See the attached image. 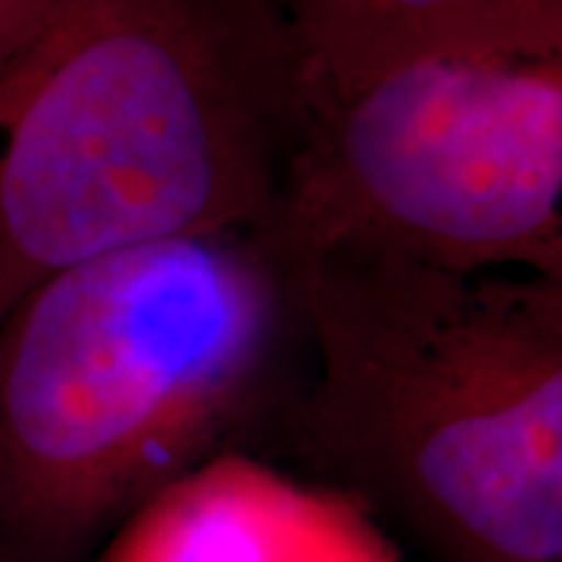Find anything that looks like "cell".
Instances as JSON below:
<instances>
[{
    "instance_id": "obj_5",
    "label": "cell",
    "mask_w": 562,
    "mask_h": 562,
    "mask_svg": "<svg viewBox=\"0 0 562 562\" xmlns=\"http://www.w3.org/2000/svg\"><path fill=\"white\" fill-rule=\"evenodd\" d=\"M94 562H401L353 497L291 479L257 453H222L169 484Z\"/></svg>"
},
{
    "instance_id": "obj_6",
    "label": "cell",
    "mask_w": 562,
    "mask_h": 562,
    "mask_svg": "<svg viewBox=\"0 0 562 562\" xmlns=\"http://www.w3.org/2000/svg\"><path fill=\"white\" fill-rule=\"evenodd\" d=\"M303 85L338 91L438 57L562 54V0H281Z\"/></svg>"
},
{
    "instance_id": "obj_1",
    "label": "cell",
    "mask_w": 562,
    "mask_h": 562,
    "mask_svg": "<svg viewBox=\"0 0 562 562\" xmlns=\"http://www.w3.org/2000/svg\"><path fill=\"white\" fill-rule=\"evenodd\" d=\"M306 375L301 266L269 228L44 279L0 316V562H94L203 462L281 447Z\"/></svg>"
},
{
    "instance_id": "obj_2",
    "label": "cell",
    "mask_w": 562,
    "mask_h": 562,
    "mask_svg": "<svg viewBox=\"0 0 562 562\" xmlns=\"http://www.w3.org/2000/svg\"><path fill=\"white\" fill-rule=\"evenodd\" d=\"M303 110L281 0H54L0 60V316L88 260L266 228Z\"/></svg>"
},
{
    "instance_id": "obj_3",
    "label": "cell",
    "mask_w": 562,
    "mask_h": 562,
    "mask_svg": "<svg viewBox=\"0 0 562 562\" xmlns=\"http://www.w3.org/2000/svg\"><path fill=\"white\" fill-rule=\"evenodd\" d=\"M297 266L310 375L281 447L431 562H562V281Z\"/></svg>"
},
{
    "instance_id": "obj_4",
    "label": "cell",
    "mask_w": 562,
    "mask_h": 562,
    "mask_svg": "<svg viewBox=\"0 0 562 562\" xmlns=\"http://www.w3.org/2000/svg\"><path fill=\"white\" fill-rule=\"evenodd\" d=\"M272 238L562 281V54L438 57L306 88Z\"/></svg>"
},
{
    "instance_id": "obj_7",
    "label": "cell",
    "mask_w": 562,
    "mask_h": 562,
    "mask_svg": "<svg viewBox=\"0 0 562 562\" xmlns=\"http://www.w3.org/2000/svg\"><path fill=\"white\" fill-rule=\"evenodd\" d=\"M50 3L54 0H0V60L20 44Z\"/></svg>"
}]
</instances>
